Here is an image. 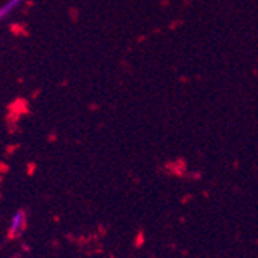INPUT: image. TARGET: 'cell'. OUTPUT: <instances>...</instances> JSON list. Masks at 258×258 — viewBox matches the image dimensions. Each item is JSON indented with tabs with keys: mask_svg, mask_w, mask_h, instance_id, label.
Instances as JSON below:
<instances>
[{
	"mask_svg": "<svg viewBox=\"0 0 258 258\" xmlns=\"http://www.w3.org/2000/svg\"><path fill=\"white\" fill-rule=\"evenodd\" d=\"M23 226H25V214L22 212V210H19V212H16L11 218V224H10V233L11 235H16V233H19Z\"/></svg>",
	"mask_w": 258,
	"mask_h": 258,
	"instance_id": "cell-1",
	"label": "cell"
}]
</instances>
